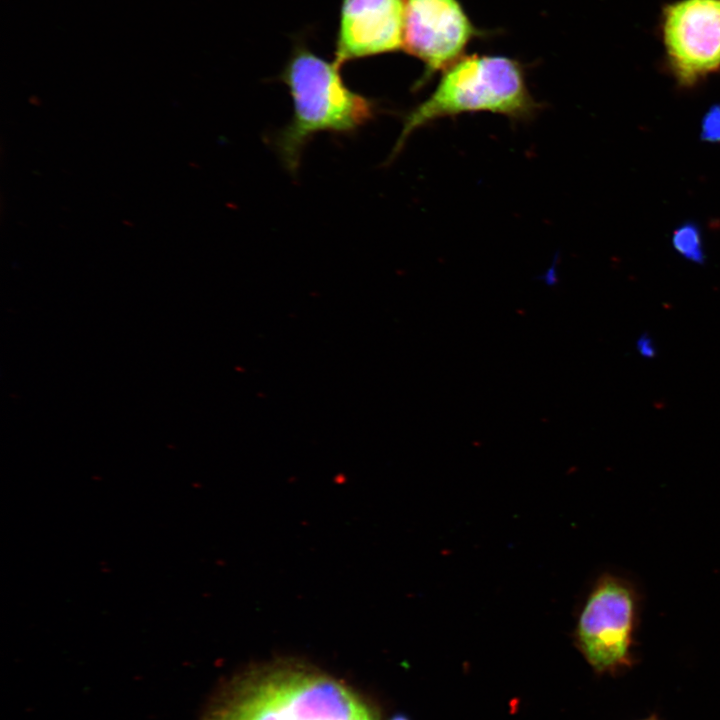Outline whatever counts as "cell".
<instances>
[{
  "label": "cell",
  "instance_id": "obj_1",
  "mask_svg": "<svg viewBox=\"0 0 720 720\" xmlns=\"http://www.w3.org/2000/svg\"><path fill=\"white\" fill-rule=\"evenodd\" d=\"M201 720H380L352 689L300 664L248 672L216 699Z\"/></svg>",
  "mask_w": 720,
  "mask_h": 720
},
{
  "label": "cell",
  "instance_id": "obj_2",
  "mask_svg": "<svg viewBox=\"0 0 720 720\" xmlns=\"http://www.w3.org/2000/svg\"><path fill=\"white\" fill-rule=\"evenodd\" d=\"M340 67L296 45L280 79L289 89L293 115L275 137L274 145L284 166L298 169L304 146L318 132L350 133L375 114V104L351 90L343 81Z\"/></svg>",
  "mask_w": 720,
  "mask_h": 720
},
{
  "label": "cell",
  "instance_id": "obj_3",
  "mask_svg": "<svg viewBox=\"0 0 720 720\" xmlns=\"http://www.w3.org/2000/svg\"><path fill=\"white\" fill-rule=\"evenodd\" d=\"M537 107L519 62L501 55H463L442 71L430 96L405 115L392 155L415 130L440 118L491 112L527 119Z\"/></svg>",
  "mask_w": 720,
  "mask_h": 720
},
{
  "label": "cell",
  "instance_id": "obj_4",
  "mask_svg": "<svg viewBox=\"0 0 720 720\" xmlns=\"http://www.w3.org/2000/svg\"><path fill=\"white\" fill-rule=\"evenodd\" d=\"M639 610V592L629 579L605 572L594 581L578 611L574 640L597 673L633 665Z\"/></svg>",
  "mask_w": 720,
  "mask_h": 720
},
{
  "label": "cell",
  "instance_id": "obj_5",
  "mask_svg": "<svg viewBox=\"0 0 720 720\" xmlns=\"http://www.w3.org/2000/svg\"><path fill=\"white\" fill-rule=\"evenodd\" d=\"M482 34L458 0H405L403 49L425 67L416 87L462 57Z\"/></svg>",
  "mask_w": 720,
  "mask_h": 720
},
{
  "label": "cell",
  "instance_id": "obj_6",
  "mask_svg": "<svg viewBox=\"0 0 720 720\" xmlns=\"http://www.w3.org/2000/svg\"><path fill=\"white\" fill-rule=\"evenodd\" d=\"M662 32L669 65L681 84H695L720 68V0L669 5Z\"/></svg>",
  "mask_w": 720,
  "mask_h": 720
},
{
  "label": "cell",
  "instance_id": "obj_7",
  "mask_svg": "<svg viewBox=\"0 0 720 720\" xmlns=\"http://www.w3.org/2000/svg\"><path fill=\"white\" fill-rule=\"evenodd\" d=\"M405 0H343L334 62L403 49Z\"/></svg>",
  "mask_w": 720,
  "mask_h": 720
},
{
  "label": "cell",
  "instance_id": "obj_8",
  "mask_svg": "<svg viewBox=\"0 0 720 720\" xmlns=\"http://www.w3.org/2000/svg\"><path fill=\"white\" fill-rule=\"evenodd\" d=\"M672 242L679 254L690 261L702 263L704 258L701 235L693 224L679 227L673 234Z\"/></svg>",
  "mask_w": 720,
  "mask_h": 720
},
{
  "label": "cell",
  "instance_id": "obj_9",
  "mask_svg": "<svg viewBox=\"0 0 720 720\" xmlns=\"http://www.w3.org/2000/svg\"><path fill=\"white\" fill-rule=\"evenodd\" d=\"M701 136L708 142H720V105L711 107L704 115Z\"/></svg>",
  "mask_w": 720,
  "mask_h": 720
},
{
  "label": "cell",
  "instance_id": "obj_10",
  "mask_svg": "<svg viewBox=\"0 0 720 720\" xmlns=\"http://www.w3.org/2000/svg\"><path fill=\"white\" fill-rule=\"evenodd\" d=\"M637 346H638L639 352L643 356L652 357L654 355V352H655L654 346L648 337L642 336L639 339Z\"/></svg>",
  "mask_w": 720,
  "mask_h": 720
},
{
  "label": "cell",
  "instance_id": "obj_11",
  "mask_svg": "<svg viewBox=\"0 0 720 720\" xmlns=\"http://www.w3.org/2000/svg\"><path fill=\"white\" fill-rule=\"evenodd\" d=\"M643 720H659V719L657 718V716L653 715V716L643 719Z\"/></svg>",
  "mask_w": 720,
  "mask_h": 720
}]
</instances>
